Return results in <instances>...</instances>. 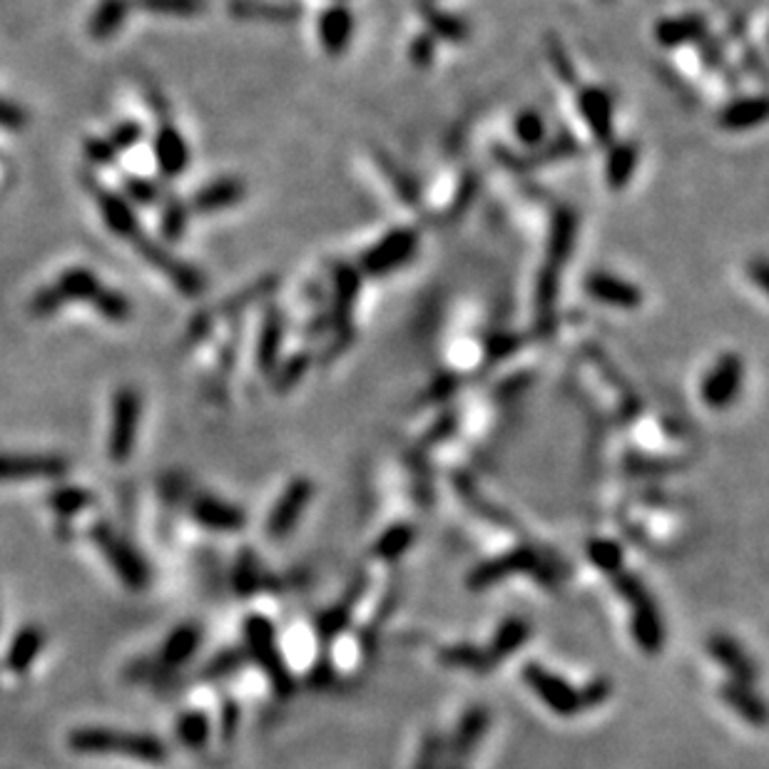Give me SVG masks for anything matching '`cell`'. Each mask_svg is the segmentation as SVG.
I'll use <instances>...</instances> for the list:
<instances>
[{"instance_id":"1","label":"cell","mask_w":769,"mask_h":769,"mask_svg":"<svg viewBox=\"0 0 769 769\" xmlns=\"http://www.w3.org/2000/svg\"><path fill=\"white\" fill-rule=\"evenodd\" d=\"M70 749L80 755H117L137 762L160 765L168 759V747L148 732H127L113 727H80L68 737Z\"/></svg>"},{"instance_id":"10","label":"cell","mask_w":769,"mask_h":769,"mask_svg":"<svg viewBox=\"0 0 769 769\" xmlns=\"http://www.w3.org/2000/svg\"><path fill=\"white\" fill-rule=\"evenodd\" d=\"M745 381V364L737 354H725L702 379L700 397L710 409H727L737 401Z\"/></svg>"},{"instance_id":"23","label":"cell","mask_w":769,"mask_h":769,"mask_svg":"<svg viewBox=\"0 0 769 769\" xmlns=\"http://www.w3.org/2000/svg\"><path fill=\"white\" fill-rule=\"evenodd\" d=\"M704 33H708V23L702 21V15H675L655 25V41L663 48H680V45L704 38Z\"/></svg>"},{"instance_id":"3","label":"cell","mask_w":769,"mask_h":769,"mask_svg":"<svg viewBox=\"0 0 769 769\" xmlns=\"http://www.w3.org/2000/svg\"><path fill=\"white\" fill-rule=\"evenodd\" d=\"M612 581H616V588L620 590L622 598L633 606V633L638 645L647 650V653H657V650L663 647L665 628H663L661 612H657L643 581L633 573H625L622 567L618 573H612Z\"/></svg>"},{"instance_id":"36","label":"cell","mask_w":769,"mask_h":769,"mask_svg":"<svg viewBox=\"0 0 769 769\" xmlns=\"http://www.w3.org/2000/svg\"><path fill=\"white\" fill-rule=\"evenodd\" d=\"M90 307H95L97 314L103 317V319H107V322H113V324H125L127 319L133 317L130 299H127L123 291H117V289L103 287Z\"/></svg>"},{"instance_id":"42","label":"cell","mask_w":769,"mask_h":769,"mask_svg":"<svg viewBox=\"0 0 769 769\" xmlns=\"http://www.w3.org/2000/svg\"><path fill=\"white\" fill-rule=\"evenodd\" d=\"M133 3L148 13L190 18L203 13L207 0H133Z\"/></svg>"},{"instance_id":"40","label":"cell","mask_w":769,"mask_h":769,"mask_svg":"<svg viewBox=\"0 0 769 769\" xmlns=\"http://www.w3.org/2000/svg\"><path fill=\"white\" fill-rule=\"evenodd\" d=\"M411 543H414V528L393 526L377 540L374 553L379 558H387V561H397L399 555H404L409 551Z\"/></svg>"},{"instance_id":"31","label":"cell","mask_w":769,"mask_h":769,"mask_svg":"<svg viewBox=\"0 0 769 769\" xmlns=\"http://www.w3.org/2000/svg\"><path fill=\"white\" fill-rule=\"evenodd\" d=\"M722 700H725L732 710H737V715L753 722V725H765V702L757 698L753 688L745 682L732 680L722 688Z\"/></svg>"},{"instance_id":"9","label":"cell","mask_w":769,"mask_h":769,"mask_svg":"<svg viewBox=\"0 0 769 769\" xmlns=\"http://www.w3.org/2000/svg\"><path fill=\"white\" fill-rule=\"evenodd\" d=\"M70 463L55 454H0V483L58 481Z\"/></svg>"},{"instance_id":"50","label":"cell","mask_w":769,"mask_h":769,"mask_svg":"<svg viewBox=\"0 0 769 769\" xmlns=\"http://www.w3.org/2000/svg\"><path fill=\"white\" fill-rule=\"evenodd\" d=\"M441 755H444L441 737H438V735L426 737V743H424V747H421L418 762H416L414 769H436L438 767V757H441Z\"/></svg>"},{"instance_id":"34","label":"cell","mask_w":769,"mask_h":769,"mask_svg":"<svg viewBox=\"0 0 769 769\" xmlns=\"http://www.w3.org/2000/svg\"><path fill=\"white\" fill-rule=\"evenodd\" d=\"M190 225V207L182 203L180 197L168 195L162 197V217H160V232L168 242H177L185 234Z\"/></svg>"},{"instance_id":"45","label":"cell","mask_w":769,"mask_h":769,"mask_svg":"<svg viewBox=\"0 0 769 769\" xmlns=\"http://www.w3.org/2000/svg\"><path fill=\"white\" fill-rule=\"evenodd\" d=\"M588 555L600 571H606L610 575L618 573L622 567V551L618 543H612V540H593L588 546Z\"/></svg>"},{"instance_id":"24","label":"cell","mask_w":769,"mask_h":769,"mask_svg":"<svg viewBox=\"0 0 769 769\" xmlns=\"http://www.w3.org/2000/svg\"><path fill=\"white\" fill-rule=\"evenodd\" d=\"M133 0H100L93 18L88 23L90 38L97 43H105L117 35V31L125 25L127 13H130Z\"/></svg>"},{"instance_id":"17","label":"cell","mask_w":769,"mask_h":769,"mask_svg":"<svg viewBox=\"0 0 769 769\" xmlns=\"http://www.w3.org/2000/svg\"><path fill=\"white\" fill-rule=\"evenodd\" d=\"M578 110L588 130L598 142H610L612 137V100L600 88H583L578 97Z\"/></svg>"},{"instance_id":"54","label":"cell","mask_w":769,"mask_h":769,"mask_svg":"<svg viewBox=\"0 0 769 769\" xmlns=\"http://www.w3.org/2000/svg\"><path fill=\"white\" fill-rule=\"evenodd\" d=\"M237 720H240V712H237V704H234V702H225L222 732H225V737H227V739L232 737V732H234V727H237Z\"/></svg>"},{"instance_id":"4","label":"cell","mask_w":769,"mask_h":769,"mask_svg":"<svg viewBox=\"0 0 769 769\" xmlns=\"http://www.w3.org/2000/svg\"><path fill=\"white\" fill-rule=\"evenodd\" d=\"M142 421V397L133 387H123L113 397V418H110L107 456L113 463H127L135 451L137 432Z\"/></svg>"},{"instance_id":"52","label":"cell","mask_w":769,"mask_h":769,"mask_svg":"<svg viewBox=\"0 0 769 769\" xmlns=\"http://www.w3.org/2000/svg\"><path fill=\"white\" fill-rule=\"evenodd\" d=\"M305 371H307V359L305 356H295L287 366H284L282 374L277 377V389H289V387H295V383L305 377Z\"/></svg>"},{"instance_id":"11","label":"cell","mask_w":769,"mask_h":769,"mask_svg":"<svg viewBox=\"0 0 769 769\" xmlns=\"http://www.w3.org/2000/svg\"><path fill=\"white\" fill-rule=\"evenodd\" d=\"M82 182H85V187L90 195L95 197V205L100 209V215H103L107 230L120 237V240L133 242L137 234H140V222H137L135 207L127 203V199L120 195V192H113L100 185V182L90 180V175H82Z\"/></svg>"},{"instance_id":"39","label":"cell","mask_w":769,"mask_h":769,"mask_svg":"<svg viewBox=\"0 0 769 769\" xmlns=\"http://www.w3.org/2000/svg\"><path fill=\"white\" fill-rule=\"evenodd\" d=\"M123 197L130 203L133 207H152V205H160L162 203V197H164V192L162 187L158 185L154 180H148V177H127L125 180V185H123Z\"/></svg>"},{"instance_id":"16","label":"cell","mask_w":769,"mask_h":769,"mask_svg":"<svg viewBox=\"0 0 769 769\" xmlns=\"http://www.w3.org/2000/svg\"><path fill=\"white\" fill-rule=\"evenodd\" d=\"M192 518L205 528L222 530V533H232V530H240L246 524L242 508L215 496L195 498V503H192Z\"/></svg>"},{"instance_id":"44","label":"cell","mask_w":769,"mask_h":769,"mask_svg":"<svg viewBox=\"0 0 769 769\" xmlns=\"http://www.w3.org/2000/svg\"><path fill=\"white\" fill-rule=\"evenodd\" d=\"M260 583H262V573H260V565H256V558L254 553L244 551L234 567V588L240 595H250L260 588Z\"/></svg>"},{"instance_id":"33","label":"cell","mask_w":769,"mask_h":769,"mask_svg":"<svg viewBox=\"0 0 769 769\" xmlns=\"http://www.w3.org/2000/svg\"><path fill=\"white\" fill-rule=\"evenodd\" d=\"M93 493L80 486H60L53 489L48 496V506L58 513L60 518H72L78 513L85 510L88 506H93Z\"/></svg>"},{"instance_id":"48","label":"cell","mask_w":769,"mask_h":769,"mask_svg":"<svg viewBox=\"0 0 769 769\" xmlns=\"http://www.w3.org/2000/svg\"><path fill=\"white\" fill-rule=\"evenodd\" d=\"M610 692H612V685L606 680V677H598V680H593L585 685V688L581 690V704H583V710H588V708H598V704L606 702L610 698Z\"/></svg>"},{"instance_id":"38","label":"cell","mask_w":769,"mask_h":769,"mask_svg":"<svg viewBox=\"0 0 769 769\" xmlns=\"http://www.w3.org/2000/svg\"><path fill=\"white\" fill-rule=\"evenodd\" d=\"M356 295H359V274L349 267L336 272V319L349 322V311L354 309Z\"/></svg>"},{"instance_id":"30","label":"cell","mask_w":769,"mask_h":769,"mask_svg":"<svg viewBox=\"0 0 769 769\" xmlns=\"http://www.w3.org/2000/svg\"><path fill=\"white\" fill-rule=\"evenodd\" d=\"M199 643H203V630H199L197 625H192V622H187V625H180V628L172 630L168 640H164L162 661L172 667L187 663L190 657L197 653Z\"/></svg>"},{"instance_id":"12","label":"cell","mask_w":769,"mask_h":769,"mask_svg":"<svg viewBox=\"0 0 769 769\" xmlns=\"http://www.w3.org/2000/svg\"><path fill=\"white\" fill-rule=\"evenodd\" d=\"M311 496H314V486H311L309 479L291 481L269 513L267 536L274 540H282L287 536L289 530L299 524L301 513L309 506Z\"/></svg>"},{"instance_id":"13","label":"cell","mask_w":769,"mask_h":769,"mask_svg":"<svg viewBox=\"0 0 769 769\" xmlns=\"http://www.w3.org/2000/svg\"><path fill=\"white\" fill-rule=\"evenodd\" d=\"M585 291L600 305L616 307V309H638L643 305V289L633 282H625L616 277V274L595 272L585 279Z\"/></svg>"},{"instance_id":"7","label":"cell","mask_w":769,"mask_h":769,"mask_svg":"<svg viewBox=\"0 0 769 769\" xmlns=\"http://www.w3.org/2000/svg\"><path fill=\"white\" fill-rule=\"evenodd\" d=\"M524 680L530 690L538 695V700L553 710L561 718H573L583 710L581 690H575L571 682H565L561 675L546 670L543 665L528 663L524 667Z\"/></svg>"},{"instance_id":"41","label":"cell","mask_w":769,"mask_h":769,"mask_svg":"<svg viewBox=\"0 0 769 769\" xmlns=\"http://www.w3.org/2000/svg\"><path fill=\"white\" fill-rule=\"evenodd\" d=\"M513 130H516V137L526 148H538V145L546 140L548 127L538 110H520L516 115V123H513Z\"/></svg>"},{"instance_id":"27","label":"cell","mask_w":769,"mask_h":769,"mask_svg":"<svg viewBox=\"0 0 769 769\" xmlns=\"http://www.w3.org/2000/svg\"><path fill=\"white\" fill-rule=\"evenodd\" d=\"M55 287H58L66 301H85V305H93L100 289H103V284H100L95 272L85 267H70L60 274Z\"/></svg>"},{"instance_id":"49","label":"cell","mask_w":769,"mask_h":769,"mask_svg":"<svg viewBox=\"0 0 769 769\" xmlns=\"http://www.w3.org/2000/svg\"><path fill=\"white\" fill-rule=\"evenodd\" d=\"M25 125H27L25 110L18 103H11V100L0 97V127H3V130L15 133V130H23Z\"/></svg>"},{"instance_id":"22","label":"cell","mask_w":769,"mask_h":769,"mask_svg":"<svg viewBox=\"0 0 769 769\" xmlns=\"http://www.w3.org/2000/svg\"><path fill=\"white\" fill-rule=\"evenodd\" d=\"M43 647H45V630L41 625L21 628L18 630V635L11 640V645H8L5 667L18 675L25 673L27 667L38 661Z\"/></svg>"},{"instance_id":"19","label":"cell","mask_w":769,"mask_h":769,"mask_svg":"<svg viewBox=\"0 0 769 769\" xmlns=\"http://www.w3.org/2000/svg\"><path fill=\"white\" fill-rule=\"evenodd\" d=\"M765 120H767V100L762 95L732 100V103L722 107V113L718 117L722 130H730V133L753 130V127H759Z\"/></svg>"},{"instance_id":"25","label":"cell","mask_w":769,"mask_h":769,"mask_svg":"<svg viewBox=\"0 0 769 769\" xmlns=\"http://www.w3.org/2000/svg\"><path fill=\"white\" fill-rule=\"evenodd\" d=\"M284 342V317L279 309H269L267 317H264L262 332H260V344H256V364H260L262 371H274L279 361Z\"/></svg>"},{"instance_id":"14","label":"cell","mask_w":769,"mask_h":769,"mask_svg":"<svg viewBox=\"0 0 769 769\" xmlns=\"http://www.w3.org/2000/svg\"><path fill=\"white\" fill-rule=\"evenodd\" d=\"M154 162L162 177L175 180L190 164V148L185 137L172 123H162L154 133Z\"/></svg>"},{"instance_id":"47","label":"cell","mask_w":769,"mask_h":769,"mask_svg":"<svg viewBox=\"0 0 769 769\" xmlns=\"http://www.w3.org/2000/svg\"><path fill=\"white\" fill-rule=\"evenodd\" d=\"M82 150H85L88 162L97 164V168H105V164H113L117 158H120V152L113 148V142H110L107 137H90Z\"/></svg>"},{"instance_id":"55","label":"cell","mask_w":769,"mask_h":769,"mask_svg":"<svg viewBox=\"0 0 769 769\" xmlns=\"http://www.w3.org/2000/svg\"><path fill=\"white\" fill-rule=\"evenodd\" d=\"M446 769H463V765H461V762H454V765H448Z\"/></svg>"},{"instance_id":"5","label":"cell","mask_w":769,"mask_h":769,"mask_svg":"<svg viewBox=\"0 0 769 769\" xmlns=\"http://www.w3.org/2000/svg\"><path fill=\"white\" fill-rule=\"evenodd\" d=\"M90 538H93L100 553L115 567V573L120 575L125 585H130V588H145V585L150 583V567L145 563V558L137 553L115 528H110L107 524H95L90 528Z\"/></svg>"},{"instance_id":"8","label":"cell","mask_w":769,"mask_h":769,"mask_svg":"<svg viewBox=\"0 0 769 769\" xmlns=\"http://www.w3.org/2000/svg\"><path fill=\"white\" fill-rule=\"evenodd\" d=\"M418 250V232L409 230V227H399L389 234H383L381 240L369 246L361 256V269L371 277H383V274L397 272L399 267L411 260Z\"/></svg>"},{"instance_id":"29","label":"cell","mask_w":769,"mask_h":769,"mask_svg":"<svg viewBox=\"0 0 769 769\" xmlns=\"http://www.w3.org/2000/svg\"><path fill=\"white\" fill-rule=\"evenodd\" d=\"M530 638V628L524 618H508L503 625L496 630V635H493V643L486 650L491 667L501 663L503 657H508L510 653H516V650L526 643Z\"/></svg>"},{"instance_id":"26","label":"cell","mask_w":769,"mask_h":769,"mask_svg":"<svg viewBox=\"0 0 769 769\" xmlns=\"http://www.w3.org/2000/svg\"><path fill=\"white\" fill-rule=\"evenodd\" d=\"M489 722H491V718L483 708H473V710L466 712L459 722V727H456L454 739H451V755L456 759L469 757L473 749L479 747L483 735H486Z\"/></svg>"},{"instance_id":"53","label":"cell","mask_w":769,"mask_h":769,"mask_svg":"<svg viewBox=\"0 0 769 769\" xmlns=\"http://www.w3.org/2000/svg\"><path fill=\"white\" fill-rule=\"evenodd\" d=\"M411 55H414V60H418L421 66H428L434 55L432 38H418L414 45H411Z\"/></svg>"},{"instance_id":"32","label":"cell","mask_w":769,"mask_h":769,"mask_svg":"<svg viewBox=\"0 0 769 769\" xmlns=\"http://www.w3.org/2000/svg\"><path fill=\"white\" fill-rule=\"evenodd\" d=\"M230 13L237 15V18H242V21L282 23V21H295V15L299 11H297V8H291V5L262 3V0H232Z\"/></svg>"},{"instance_id":"15","label":"cell","mask_w":769,"mask_h":769,"mask_svg":"<svg viewBox=\"0 0 769 769\" xmlns=\"http://www.w3.org/2000/svg\"><path fill=\"white\" fill-rule=\"evenodd\" d=\"M536 565H538V555L530 551V548H518V551L475 567L469 578V585L475 590L489 588V585H496L498 581L508 578L510 573H528L533 571Z\"/></svg>"},{"instance_id":"6","label":"cell","mask_w":769,"mask_h":769,"mask_svg":"<svg viewBox=\"0 0 769 769\" xmlns=\"http://www.w3.org/2000/svg\"><path fill=\"white\" fill-rule=\"evenodd\" d=\"M133 244H135L137 254H140L148 264H152L154 269L162 272L164 277L175 284V287L185 297H199L207 289V279H205L203 272H199L197 267H192V264H187V262L177 260V256L172 254L168 246L154 242L152 237L140 232L133 240Z\"/></svg>"},{"instance_id":"20","label":"cell","mask_w":769,"mask_h":769,"mask_svg":"<svg viewBox=\"0 0 769 769\" xmlns=\"http://www.w3.org/2000/svg\"><path fill=\"white\" fill-rule=\"evenodd\" d=\"M708 647L712 657H715L725 670H730V675L735 677L737 682L753 685L757 680V667L753 663V657H749L745 650L739 647V643H735V640L727 635H715L710 638Z\"/></svg>"},{"instance_id":"28","label":"cell","mask_w":769,"mask_h":769,"mask_svg":"<svg viewBox=\"0 0 769 769\" xmlns=\"http://www.w3.org/2000/svg\"><path fill=\"white\" fill-rule=\"evenodd\" d=\"M638 148L633 142H620L612 145V150L608 152L606 160V182L612 190H622L633 180L638 170Z\"/></svg>"},{"instance_id":"37","label":"cell","mask_w":769,"mask_h":769,"mask_svg":"<svg viewBox=\"0 0 769 769\" xmlns=\"http://www.w3.org/2000/svg\"><path fill=\"white\" fill-rule=\"evenodd\" d=\"M441 663L451 665V667H466V670H479V673L489 670V667H491L486 650L466 645V643L444 647L441 650Z\"/></svg>"},{"instance_id":"43","label":"cell","mask_w":769,"mask_h":769,"mask_svg":"<svg viewBox=\"0 0 769 769\" xmlns=\"http://www.w3.org/2000/svg\"><path fill=\"white\" fill-rule=\"evenodd\" d=\"M66 305L68 301L62 299L58 287H55V284H45V287L35 291L31 301H27V314H31L33 319H48L53 314H58V311Z\"/></svg>"},{"instance_id":"51","label":"cell","mask_w":769,"mask_h":769,"mask_svg":"<svg viewBox=\"0 0 769 769\" xmlns=\"http://www.w3.org/2000/svg\"><path fill=\"white\" fill-rule=\"evenodd\" d=\"M548 55H551V62H553V68L558 70V76H561L565 82H575V70L571 66V60L565 58L561 43H558L555 38L548 41Z\"/></svg>"},{"instance_id":"35","label":"cell","mask_w":769,"mask_h":769,"mask_svg":"<svg viewBox=\"0 0 769 769\" xmlns=\"http://www.w3.org/2000/svg\"><path fill=\"white\" fill-rule=\"evenodd\" d=\"M180 743L190 749H199L209 743V720L205 712L187 710L177 720Z\"/></svg>"},{"instance_id":"21","label":"cell","mask_w":769,"mask_h":769,"mask_svg":"<svg viewBox=\"0 0 769 769\" xmlns=\"http://www.w3.org/2000/svg\"><path fill=\"white\" fill-rule=\"evenodd\" d=\"M354 35V15L344 5H332L322 13L319 21V41L329 55H338L346 50Z\"/></svg>"},{"instance_id":"18","label":"cell","mask_w":769,"mask_h":769,"mask_svg":"<svg viewBox=\"0 0 769 769\" xmlns=\"http://www.w3.org/2000/svg\"><path fill=\"white\" fill-rule=\"evenodd\" d=\"M246 197V185L237 177H222L205 185L197 192L195 199H192V209L199 215L219 213V209H230L234 205H240Z\"/></svg>"},{"instance_id":"46","label":"cell","mask_w":769,"mask_h":769,"mask_svg":"<svg viewBox=\"0 0 769 769\" xmlns=\"http://www.w3.org/2000/svg\"><path fill=\"white\" fill-rule=\"evenodd\" d=\"M145 137V127L137 123V120H125L115 127L113 133L107 135V140L113 142V148L117 152H127V150H133L135 145H140V140Z\"/></svg>"},{"instance_id":"2","label":"cell","mask_w":769,"mask_h":769,"mask_svg":"<svg viewBox=\"0 0 769 769\" xmlns=\"http://www.w3.org/2000/svg\"><path fill=\"white\" fill-rule=\"evenodd\" d=\"M244 643L254 663L267 673L272 688L277 690L279 698H289L295 692V680H291L289 667L284 663L282 650L277 645V630L272 620L264 616H250L244 620Z\"/></svg>"}]
</instances>
